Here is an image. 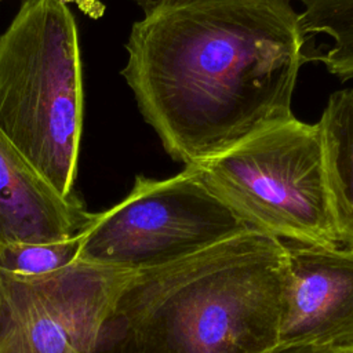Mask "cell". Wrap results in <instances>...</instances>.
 Segmentation results:
<instances>
[{"label":"cell","mask_w":353,"mask_h":353,"mask_svg":"<svg viewBox=\"0 0 353 353\" xmlns=\"http://www.w3.org/2000/svg\"><path fill=\"white\" fill-rule=\"evenodd\" d=\"M84 116L77 22L59 0H25L0 34V130L65 196Z\"/></svg>","instance_id":"3"},{"label":"cell","mask_w":353,"mask_h":353,"mask_svg":"<svg viewBox=\"0 0 353 353\" xmlns=\"http://www.w3.org/2000/svg\"><path fill=\"white\" fill-rule=\"evenodd\" d=\"M283 256V241L248 228L138 272L101 353H274Z\"/></svg>","instance_id":"2"},{"label":"cell","mask_w":353,"mask_h":353,"mask_svg":"<svg viewBox=\"0 0 353 353\" xmlns=\"http://www.w3.org/2000/svg\"><path fill=\"white\" fill-rule=\"evenodd\" d=\"M137 273L84 259L36 276L0 268V353H101Z\"/></svg>","instance_id":"6"},{"label":"cell","mask_w":353,"mask_h":353,"mask_svg":"<svg viewBox=\"0 0 353 353\" xmlns=\"http://www.w3.org/2000/svg\"><path fill=\"white\" fill-rule=\"evenodd\" d=\"M317 125L339 244L353 250V88L330 95Z\"/></svg>","instance_id":"9"},{"label":"cell","mask_w":353,"mask_h":353,"mask_svg":"<svg viewBox=\"0 0 353 353\" xmlns=\"http://www.w3.org/2000/svg\"><path fill=\"white\" fill-rule=\"evenodd\" d=\"M280 353H353L352 345H327V346H310V347H298L290 349Z\"/></svg>","instance_id":"11"},{"label":"cell","mask_w":353,"mask_h":353,"mask_svg":"<svg viewBox=\"0 0 353 353\" xmlns=\"http://www.w3.org/2000/svg\"><path fill=\"white\" fill-rule=\"evenodd\" d=\"M91 215L76 193L58 192L0 130V247L70 239Z\"/></svg>","instance_id":"8"},{"label":"cell","mask_w":353,"mask_h":353,"mask_svg":"<svg viewBox=\"0 0 353 353\" xmlns=\"http://www.w3.org/2000/svg\"><path fill=\"white\" fill-rule=\"evenodd\" d=\"M59 1L65 4L74 3L85 15L91 18H99L105 11V6L102 4L101 0H59Z\"/></svg>","instance_id":"12"},{"label":"cell","mask_w":353,"mask_h":353,"mask_svg":"<svg viewBox=\"0 0 353 353\" xmlns=\"http://www.w3.org/2000/svg\"><path fill=\"white\" fill-rule=\"evenodd\" d=\"M248 229L203 183L194 165L154 179L137 175L128 194L92 212L77 234L79 259L135 272L163 266Z\"/></svg>","instance_id":"5"},{"label":"cell","mask_w":353,"mask_h":353,"mask_svg":"<svg viewBox=\"0 0 353 353\" xmlns=\"http://www.w3.org/2000/svg\"><path fill=\"white\" fill-rule=\"evenodd\" d=\"M284 243L276 352L353 343V250Z\"/></svg>","instance_id":"7"},{"label":"cell","mask_w":353,"mask_h":353,"mask_svg":"<svg viewBox=\"0 0 353 353\" xmlns=\"http://www.w3.org/2000/svg\"><path fill=\"white\" fill-rule=\"evenodd\" d=\"M194 167L247 228L280 241L341 247L317 123L294 117Z\"/></svg>","instance_id":"4"},{"label":"cell","mask_w":353,"mask_h":353,"mask_svg":"<svg viewBox=\"0 0 353 353\" xmlns=\"http://www.w3.org/2000/svg\"><path fill=\"white\" fill-rule=\"evenodd\" d=\"M306 40L290 0H154L120 73L164 150L196 165L294 119Z\"/></svg>","instance_id":"1"},{"label":"cell","mask_w":353,"mask_h":353,"mask_svg":"<svg viewBox=\"0 0 353 353\" xmlns=\"http://www.w3.org/2000/svg\"><path fill=\"white\" fill-rule=\"evenodd\" d=\"M79 259L77 234L59 241L12 243L0 247V268L23 276L44 274Z\"/></svg>","instance_id":"10"}]
</instances>
